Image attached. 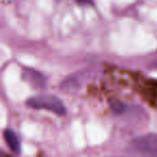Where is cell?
I'll use <instances>...</instances> for the list:
<instances>
[{
  "instance_id": "cell-6",
  "label": "cell",
  "mask_w": 157,
  "mask_h": 157,
  "mask_svg": "<svg viewBox=\"0 0 157 157\" xmlns=\"http://www.w3.org/2000/svg\"><path fill=\"white\" fill-rule=\"evenodd\" d=\"M75 1L80 5H88L92 2V0H75Z\"/></svg>"
},
{
  "instance_id": "cell-2",
  "label": "cell",
  "mask_w": 157,
  "mask_h": 157,
  "mask_svg": "<svg viewBox=\"0 0 157 157\" xmlns=\"http://www.w3.org/2000/svg\"><path fill=\"white\" fill-rule=\"evenodd\" d=\"M128 151L143 155H157V135L151 133L136 138L129 143Z\"/></svg>"
},
{
  "instance_id": "cell-4",
  "label": "cell",
  "mask_w": 157,
  "mask_h": 157,
  "mask_svg": "<svg viewBox=\"0 0 157 157\" xmlns=\"http://www.w3.org/2000/svg\"><path fill=\"white\" fill-rule=\"evenodd\" d=\"M3 137H5V140L7 142L8 146L10 147V150L12 151L15 154H20L21 153V143L20 140H18L17 136L15 135L12 129H5L3 131Z\"/></svg>"
},
{
  "instance_id": "cell-3",
  "label": "cell",
  "mask_w": 157,
  "mask_h": 157,
  "mask_svg": "<svg viewBox=\"0 0 157 157\" xmlns=\"http://www.w3.org/2000/svg\"><path fill=\"white\" fill-rule=\"evenodd\" d=\"M23 78H24L25 81L28 82L31 86L36 88H42L46 84L45 76L37 70L25 69L24 72H23Z\"/></svg>"
},
{
  "instance_id": "cell-1",
  "label": "cell",
  "mask_w": 157,
  "mask_h": 157,
  "mask_svg": "<svg viewBox=\"0 0 157 157\" xmlns=\"http://www.w3.org/2000/svg\"><path fill=\"white\" fill-rule=\"evenodd\" d=\"M26 105L27 107L33 108L35 110H46L61 116L65 115L67 112L63 101L53 95L44 94L31 97L28 100H26Z\"/></svg>"
},
{
  "instance_id": "cell-5",
  "label": "cell",
  "mask_w": 157,
  "mask_h": 157,
  "mask_svg": "<svg viewBox=\"0 0 157 157\" xmlns=\"http://www.w3.org/2000/svg\"><path fill=\"white\" fill-rule=\"evenodd\" d=\"M126 109V105H123V103H114V105H112V110H113L115 113H122V112H124V110Z\"/></svg>"
}]
</instances>
